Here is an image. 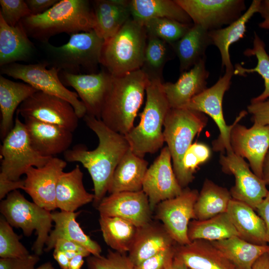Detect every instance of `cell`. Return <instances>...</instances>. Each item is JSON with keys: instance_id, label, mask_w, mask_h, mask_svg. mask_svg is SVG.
<instances>
[{"instance_id": "1", "label": "cell", "mask_w": 269, "mask_h": 269, "mask_svg": "<svg viewBox=\"0 0 269 269\" xmlns=\"http://www.w3.org/2000/svg\"><path fill=\"white\" fill-rule=\"evenodd\" d=\"M87 127L97 135V147L89 150L82 144L75 145L64 153L65 161L79 162L88 171L93 183L94 205L105 197L115 169L130 145L125 135L109 128L101 120L86 114L83 118Z\"/></svg>"}, {"instance_id": "2", "label": "cell", "mask_w": 269, "mask_h": 269, "mask_svg": "<svg viewBox=\"0 0 269 269\" xmlns=\"http://www.w3.org/2000/svg\"><path fill=\"white\" fill-rule=\"evenodd\" d=\"M149 80L141 69L120 76L112 75L100 120L112 130L128 134L134 127Z\"/></svg>"}, {"instance_id": "3", "label": "cell", "mask_w": 269, "mask_h": 269, "mask_svg": "<svg viewBox=\"0 0 269 269\" xmlns=\"http://www.w3.org/2000/svg\"><path fill=\"white\" fill-rule=\"evenodd\" d=\"M20 23L28 36L41 43L61 33L70 35L94 30V10L87 0H61L44 13L30 15Z\"/></svg>"}, {"instance_id": "4", "label": "cell", "mask_w": 269, "mask_h": 269, "mask_svg": "<svg viewBox=\"0 0 269 269\" xmlns=\"http://www.w3.org/2000/svg\"><path fill=\"white\" fill-rule=\"evenodd\" d=\"M163 83L162 79L149 80L140 122L125 135L132 150L142 158L146 153L157 151L165 142L162 127L170 107L163 89Z\"/></svg>"}, {"instance_id": "5", "label": "cell", "mask_w": 269, "mask_h": 269, "mask_svg": "<svg viewBox=\"0 0 269 269\" xmlns=\"http://www.w3.org/2000/svg\"><path fill=\"white\" fill-rule=\"evenodd\" d=\"M147 39L143 25L131 17L113 37L105 41L100 64L113 76L141 69Z\"/></svg>"}, {"instance_id": "6", "label": "cell", "mask_w": 269, "mask_h": 269, "mask_svg": "<svg viewBox=\"0 0 269 269\" xmlns=\"http://www.w3.org/2000/svg\"><path fill=\"white\" fill-rule=\"evenodd\" d=\"M105 40L94 30L70 35L68 41L60 46L49 42L41 43L46 57V62L60 72L81 74V71L93 72L100 64Z\"/></svg>"}, {"instance_id": "7", "label": "cell", "mask_w": 269, "mask_h": 269, "mask_svg": "<svg viewBox=\"0 0 269 269\" xmlns=\"http://www.w3.org/2000/svg\"><path fill=\"white\" fill-rule=\"evenodd\" d=\"M206 115L187 108H170L164 122L163 134L173 162L177 180L184 189L187 187L182 166L183 157L194 137L206 127Z\"/></svg>"}, {"instance_id": "8", "label": "cell", "mask_w": 269, "mask_h": 269, "mask_svg": "<svg viewBox=\"0 0 269 269\" xmlns=\"http://www.w3.org/2000/svg\"><path fill=\"white\" fill-rule=\"evenodd\" d=\"M0 211L12 227L22 229L25 236H30L36 231L37 238L32 250L35 254L41 255L52 227L50 211L29 201L18 190L1 200Z\"/></svg>"}, {"instance_id": "9", "label": "cell", "mask_w": 269, "mask_h": 269, "mask_svg": "<svg viewBox=\"0 0 269 269\" xmlns=\"http://www.w3.org/2000/svg\"><path fill=\"white\" fill-rule=\"evenodd\" d=\"M48 65L46 61L29 64L13 63L0 67V73L20 80L37 91L65 100L73 106L79 119L83 118L87 110L77 93L66 88L57 68L47 69Z\"/></svg>"}, {"instance_id": "10", "label": "cell", "mask_w": 269, "mask_h": 269, "mask_svg": "<svg viewBox=\"0 0 269 269\" xmlns=\"http://www.w3.org/2000/svg\"><path fill=\"white\" fill-rule=\"evenodd\" d=\"M16 113L14 126L3 139L0 172L11 180H20L31 167L44 166L52 157H44L32 147L24 122Z\"/></svg>"}, {"instance_id": "11", "label": "cell", "mask_w": 269, "mask_h": 269, "mask_svg": "<svg viewBox=\"0 0 269 269\" xmlns=\"http://www.w3.org/2000/svg\"><path fill=\"white\" fill-rule=\"evenodd\" d=\"M233 75L234 68L226 69L225 74L214 85L194 97L185 108L201 112L213 119L220 132L218 137L212 142L213 150L223 154L225 150L227 154L233 152L230 142L231 130L235 124L247 114V111H242L231 125L226 123L223 100L225 93L230 88Z\"/></svg>"}, {"instance_id": "12", "label": "cell", "mask_w": 269, "mask_h": 269, "mask_svg": "<svg viewBox=\"0 0 269 269\" xmlns=\"http://www.w3.org/2000/svg\"><path fill=\"white\" fill-rule=\"evenodd\" d=\"M194 24L208 31L227 26L245 12L244 0H175Z\"/></svg>"}, {"instance_id": "13", "label": "cell", "mask_w": 269, "mask_h": 269, "mask_svg": "<svg viewBox=\"0 0 269 269\" xmlns=\"http://www.w3.org/2000/svg\"><path fill=\"white\" fill-rule=\"evenodd\" d=\"M198 195L196 189L186 187L180 195L160 202L154 209L155 219L162 222L178 245L191 243L188 237V225L191 219H196L194 205Z\"/></svg>"}, {"instance_id": "14", "label": "cell", "mask_w": 269, "mask_h": 269, "mask_svg": "<svg viewBox=\"0 0 269 269\" xmlns=\"http://www.w3.org/2000/svg\"><path fill=\"white\" fill-rule=\"evenodd\" d=\"M16 113L23 119L30 118L58 125L72 132L78 126L79 119L69 102L39 91L22 102Z\"/></svg>"}, {"instance_id": "15", "label": "cell", "mask_w": 269, "mask_h": 269, "mask_svg": "<svg viewBox=\"0 0 269 269\" xmlns=\"http://www.w3.org/2000/svg\"><path fill=\"white\" fill-rule=\"evenodd\" d=\"M219 163L223 172L235 177V185L230 190L232 198L256 210L269 191L264 181L251 170L244 158L234 152L226 155L221 153Z\"/></svg>"}, {"instance_id": "16", "label": "cell", "mask_w": 269, "mask_h": 269, "mask_svg": "<svg viewBox=\"0 0 269 269\" xmlns=\"http://www.w3.org/2000/svg\"><path fill=\"white\" fill-rule=\"evenodd\" d=\"M171 160L166 146L146 172L142 190L148 197L152 212L160 202L175 197L182 191L174 174Z\"/></svg>"}, {"instance_id": "17", "label": "cell", "mask_w": 269, "mask_h": 269, "mask_svg": "<svg viewBox=\"0 0 269 269\" xmlns=\"http://www.w3.org/2000/svg\"><path fill=\"white\" fill-rule=\"evenodd\" d=\"M233 152L249 162L252 171L262 179V167L269 149V125L254 123L250 128L236 123L230 137Z\"/></svg>"}, {"instance_id": "18", "label": "cell", "mask_w": 269, "mask_h": 269, "mask_svg": "<svg viewBox=\"0 0 269 269\" xmlns=\"http://www.w3.org/2000/svg\"><path fill=\"white\" fill-rule=\"evenodd\" d=\"M66 165L65 160L53 157L42 167H30L25 173L23 190L39 206L50 212L54 210L57 184Z\"/></svg>"}, {"instance_id": "19", "label": "cell", "mask_w": 269, "mask_h": 269, "mask_svg": "<svg viewBox=\"0 0 269 269\" xmlns=\"http://www.w3.org/2000/svg\"><path fill=\"white\" fill-rule=\"evenodd\" d=\"M97 209L100 215L121 218L137 227L151 221L153 212L148 197L142 190L110 194L101 201Z\"/></svg>"}, {"instance_id": "20", "label": "cell", "mask_w": 269, "mask_h": 269, "mask_svg": "<svg viewBox=\"0 0 269 269\" xmlns=\"http://www.w3.org/2000/svg\"><path fill=\"white\" fill-rule=\"evenodd\" d=\"M59 77L64 85L75 90L86 107V114L100 120L112 75L107 71L89 74H72L61 71Z\"/></svg>"}, {"instance_id": "21", "label": "cell", "mask_w": 269, "mask_h": 269, "mask_svg": "<svg viewBox=\"0 0 269 269\" xmlns=\"http://www.w3.org/2000/svg\"><path fill=\"white\" fill-rule=\"evenodd\" d=\"M24 123L34 149L44 157H53L69 149L72 132L62 127L26 118Z\"/></svg>"}, {"instance_id": "22", "label": "cell", "mask_w": 269, "mask_h": 269, "mask_svg": "<svg viewBox=\"0 0 269 269\" xmlns=\"http://www.w3.org/2000/svg\"><path fill=\"white\" fill-rule=\"evenodd\" d=\"M204 59L188 71L181 73L175 83H163V89L170 108H185L190 101L207 87L209 72Z\"/></svg>"}, {"instance_id": "23", "label": "cell", "mask_w": 269, "mask_h": 269, "mask_svg": "<svg viewBox=\"0 0 269 269\" xmlns=\"http://www.w3.org/2000/svg\"><path fill=\"white\" fill-rule=\"evenodd\" d=\"M175 257L189 269H237L211 242L204 240L177 244Z\"/></svg>"}, {"instance_id": "24", "label": "cell", "mask_w": 269, "mask_h": 269, "mask_svg": "<svg viewBox=\"0 0 269 269\" xmlns=\"http://www.w3.org/2000/svg\"><path fill=\"white\" fill-rule=\"evenodd\" d=\"M177 244L162 223L150 221L138 227L128 257L134 266L159 252Z\"/></svg>"}, {"instance_id": "25", "label": "cell", "mask_w": 269, "mask_h": 269, "mask_svg": "<svg viewBox=\"0 0 269 269\" xmlns=\"http://www.w3.org/2000/svg\"><path fill=\"white\" fill-rule=\"evenodd\" d=\"M79 212H67L61 211L51 213L54 229L49 235L45 244L44 251L49 252L52 249L56 241L59 239H65L76 243L87 249L92 255L99 256L102 252L100 245L86 234L76 218L80 214Z\"/></svg>"}, {"instance_id": "26", "label": "cell", "mask_w": 269, "mask_h": 269, "mask_svg": "<svg viewBox=\"0 0 269 269\" xmlns=\"http://www.w3.org/2000/svg\"><path fill=\"white\" fill-rule=\"evenodd\" d=\"M35 48L19 22L8 25L0 15V66L27 61L34 56Z\"/></svg>"}, {"instance_id": "27", "label": "cell", "mask_w": 269, "mask_h": 269, "mask_svg": "<svg viewBox=\"0 0 269 269\" xmlns=\"http://www.w3.org/2000/svg\"><path fill=\"white\" fill-rule=\"evenodd\" d=\"M94 30L105 41L113 37L131 16L130 0H96L93 2Z\"/></svg>"}, {"instance_id": "28", "label": "cell", "mask_w": 269, "mask_h": 269, "mask_svg": "<svg viewBox=\"0 0 269 269\" xmlns=\"http://www.w3.org/2000/svg\"><path fill=\"white\" fill-rule=\"evenodd\" d=\"M83 173L76 165L69 172L59 176L56 190V204L61 211L75 212L80 207L94 199V194L88 192L83 181Z\"/></svg>"}, {"instance_id": "29", "label": "cell", "mask_w": 269, "mask_h": 269, "mask_svg": "<svg viewBox=\"0 0 269 269\" xmlns=\"http://www.w3.org/2000/svg\"><path fill=\"white\" fill-rule=\"evenodd\" d=\"M255 211L248 204L232 198L227 212L240 238L256 245H269L264 222Z\"/></svg>"}, {"instance_id": "30", "label": "cell", "mask_w": 269, "mask_h": 269, "mask_svg": "<svg viewBox=\"0 0 269 269\" xmlns=\"http://www.w3.org/2000/svg\"><path fill=\"white\" fill-rule=\"evenodd\" d=\"M147 166L148 162L130 148L115 169L108 192L113 194L142 190Z\"/></svg>"}, {"instance_id": "31", "label": "cell", "mask_w": 269, "mask_h": 269, "mask_svg": "<svg viewBox=\"0 0 269 269\" xmlns=\"http://www.w3.org/2000/svg\"><path fill=\"white\" fill-rule=\"evenodd\" d=\"M30 85L11 81L0 76V136L3 139L12 129L15 111L26 99L37 92Z\"/></svg>"}, {"instance_id": "32", "label": "cell", "mask_w": 269, "mask_h": 269, "mask_svg": "<svg viewBox=\"0 0 269 269\" xmlns=\"http://www.w3.org/2000/svg\"><path fill=\"white\" fill-rule=\"evenodd\" d=\"M211 45L213 43L209 31L193 24L181 39L171 45L178 58L181 73L206 58V51Z\"/></svg>"}, {"instance_id": "33", "label": "cell", "mask_w": 269, "mask_h": 269, "mask_svg": "<svg viewBox=\"0 0 269 269\" xmlns=\"http://www.w3.org/2000/svg\"><path fill=\"white\" fill-rule=\"evenodd\" d=\"M261 0H253L245 12L238 19L223 28L209 31L213 45L219 50L222 69L234 68L229 53V48L234 43L243 38L246 31L247 24L258 13Z\"/></svg>"}, {"instance_id": "34", "label": "cell", "mask_w": 269, "mask_h": 269, "mask_svg": "<svg viewBox=\"0 0 269 269\" xmlns=\"http://www.w3.org/2000/svg\"><path fill=\"white\" fill-rule=\"evenodd\" d=\"M130 7L132 18L141 24L156 18H168L185 24H193L190 17L175 0H131Z\"/></svg>"}, {"instance_id": "35", "label": "cell", "mask_w": 269, "mask_h": 269, "mask_svg": "<svg viewBox=\"0 0 269 269\" xmlns=\"http://www.w3.org/2000/svg\"><path fill=\"white\" fill-rule=\"evenodd\" d=\"M211 242L237 269H252L258 259L269 252V245L252 244L239 236Z\"/></svg>"}, {"instance_id": "36", "label": "cell", "mask_w": 269, "mask_h": 269, "mask_svg": "<svg viewBox=\"0 0 269 269\" xmlns=\"http://www.w3.org/2000/svg\"><path fill=\"white\" fill-rule=\"evenodd\" d=\"M232 199L228 189L206 178L194 205L196 220H204L227 212Z\"/></svg>"}, {"instance_id": "37", "label": "cell", "mask_w": 269, "mask_h": 269, "mask_svg": "<svg viewBox=\"0 0 269 269\" xmlns=\"http://www.w3.org/2000/svg\"><path fill=\"white\" fill-rule=\"evenodd\" d=\"M233 236L240 235L227 212L204 220L193 219L188 225V237L191 242L196 240L214 242Z\"/></svg>"}, {"instance_id": "38", "label": "cell", "mask_w": 269, "mask_h": 269, "mask_svg": "<svg viewBox=\"0 0 269 269\" xmlns=\"http://www.w3.org/2000/svg\"><path fill=\"white\" fill-rule=\"evenodd\" d=\"M99 222L106 244L116 252L128 253L138 227L126 220L116 217L100 215Z\"/></svg>"}, {"instance_id": "39", "label": "cell", "mask_w": 269, "mask_h": 269, "mask_svg": "<svg viewBox=\"0 0 269 269\" xmlns=\"http://www.w3.org/2000/svg\"><path fill=\"white\" fill-rule=\"evenodd\" d=\"M266 45L256 31L254 32L253 46L247 48L244 51L246 56H255L257 59V64L254 68H246L240 64L234 67V75L245 76L247 74L257 72L260 75L264 81V91L258 96L253 98L251 103L264 101L269 98V55L265 49Z\"/></svg>"}, {"instance_id": "40", "label": "cell", "mask_w": 269, "mask_h": 269, "mask_svg": "<svg viewBox=\"0 0 269 269\" xmlns=\"http://www.w3.org/2000/svg\"><path fill=\"white\" fill-rule=\"evenodd\" d=\"M171 46L162 40L147 35L144 51V59L141 69L149 79H162L163 68L170 59Z\"/></svg>"}, {"instance_id": "41", "label": "cell", "mask_w": 269, "mask_h": 269, "mask_svg": "<svg viewBox=\"0 0 269 269\" xmlns=\"http://www.w3.org/2000/svg\"><path fill=\"white\" fill-rule=\"evenodd\" d=\"M193 24H185L168 18H156L145 21L142 25L147 35L157 37L171 46L181 39Z\"/></svg>"}, {"instance_id": "42", "label": "cell", "mask_w": 269, "mask_h": 269, "mask_svg": "<svg viewBox=\"0 0 269 269\" xmlns=\"http://www.w3.org/2000/svg\"><path fill=\"white\" fill-rule=\"evenodd\" d=\"M20 237L13 230L12 227L5 219L0 218V258H23L30 254L20 242Z\"/></svg>"}, {"instance_id": "43", "label": "cell", "mask_w": 269, "mask_h": 269, "mask_svg": "<svg viewBox=\"0 0 269 269\" xmlns=\"http://www.w3.org/2000/svg\"><path fill=\"white\" fill-rule=\"evenodd\" d=\"M87 263L88 269H135L128 255L110 250L106 256H89Z\"/></svg>"}, {"instance_id": "44", "label": "cell", "mask_w": 269, "mask_h": 269, "mask_svg": "<svg viewBox=\"0 0 269 269\" xmlns=\"http://www.w3.org/2000/svg\"><path fill=\"white\" fill-rule=\"evenodd\" d=\"M0 15L10 26H15L23 18L31 15L23 0H0Z\"/></svg>"}, {"instance_id": "45", "label": "cell", "mask_w": 269, "mask_h": 269, "mask_svg": "<svg viewBox=\"0 0 269 269\" xmlns=\"http://www.w3.org/2000/svg\"><path fill=\"white\" fill-rule=\"evenodd\" d=\"M177 244L162 251L135 266V269H167L174 260Z\"/></svg>"}, {"instance_id": "46", "label": "cell", "mask_w": 269, "mask_h": 269, "mask_svg": "<svg viewBox=\"0 0 269 269\" xmlns=\"http://www.w3.org/2000/svg\"><path fill=\"white\" fill-rule=\"evenodd\" d=\"M39 256L29 255L23 258H0V269H35Z\"/></svg>"}, {"instance_id": "47", "label": "cell", "mask_w": 269, "mask_h": 269, "mask_svg": "<svg viewBox=\"0 0 269 269\" xmlns=\"http://www.w3.org/2000/svg\"><path fill=\"white\" fill-rule=\"evenodd\" d=\"M247 111L252 115L254 123L261 125H269V99L259 102L251 103Z\"/></svg>"}, {"instance_id": "48", "label": "cell", "mask_w": 269, "mask_h": 269, "mask_svg": "<svg viewBox=\"0 0 269 269\" xmlns=\"http://www.w3.org/2000/svg\"><path fill=\"white\" fill-rule=\"evenodd\" d=\"M24 187V180L16 181L8 179L2 173H0V199L2 200L11 192Z\"/></svg>"}, {"instance_id": "49", "label": "cell", "mask_w": 269, "mask_h": 269, "mask_svg": "<svg viewBox=\"0 0 269 269\" xmlns=\"http://www.w3.org/2000/svg\"><path fill=\"white\" fill-rule=\"evenodd\" d=\"M54 249L63 252H75L82 254L85 257L90 256L91 253L82 246L72 241L59 239L55 243Z\"/></svg>"}, {"instance_id": "50", "label": "cell", "mask_w": 269, "mask_h": 269, "mask_svg": "<svg viewBox=\"0 0 269 269\" xmlns=\"http://www.w3.org/2000/svg\"><path fill=\"white\" fill-rule=\"evenodd\" d=\"M58 0H25L31 14H42L53 6Z\"/></svg>"}, {"instance_id": "51", "label": "cell", "mask_w": 269, "mask_h": 269, "mask_svg": "<svg viewBox=\"0 0 269 269\" xmlns=\"http://www.w3.org/2000/svg\"><path fill=\"white\" fill-rule=\"evenodd\" d=\"M256 211L264 222L269 244V191L266 197L258 205Z\"/></svg>"}, {"instance_id": "52", "label": "cell", "mask_w": 269, "mask_h": 269, "mask_svg": "<svg viewBox=\"0 0 269 269\" xmlns=\"http://www.w3.org/2000/svg\"><path fill=\"white\" fill-rule=\"evenodd\" d=\"M199 157L202 163L206 162L210 157L211 150L204 143L195 142L189 147Z\"/></svg>"}, {"instance_id": "53", "label": "cell", "mask_w": 269, "mask_h": 269, "mask_svg": "<svg viewBox=\"0 0 269 269\" xmlns=\"http://www.w3.org/2000/svg\"><path fill=\"white\" fill-rule=\"evenodd\" d=\"M258 13L263 18V20L259 23V27L269 30V0H261Z\"/></svg>"}, {"instance_id": "54", "label": "cell", "mask_w": 269, "mask_h": 269, "mask_svg": "<svg viewBox=\"0 0 269 269\" xmlns=\"http://www.w3.org/2000/svg\"><path fill=\"white\" fill-rule=\"evenodd\" d=\"M53 256L62 269H68L70 260L63 252L54 250Z\"/></svg>"}, {"instance_id": "55", "label": "cell", "mask_w": 269, "mask_h": 269, "mask_svg": "<svg viewBox=\"0 0 269 269\" xmlns=\"http://www.w3.org/2000/svg\"><path fill=\"white\" fill-rule=\"evenodd\" d=\"M252 269H269V252L259 258L254 265Z\"/></svg>"}, {"instance_id": "56", "label": "cell", "mask_w": 269, "mask_h": 269, "mask_svg": "<svg viewBox=\"0 0 269 269\" xmlns=\"http://www.w3.org/2000/svg\"><path fill=\"white\" fill-rule=\"evenodd\" d=\"M262 179L266 185L269 184V149L268 151L263 164Z\"/></svg>"}, {"instance_id": "57", "label": "cell", "mask_w": 269, "mask_h": 269, "mask_svg": "<svg viewBox=\"0 0 269 269\" xmlns=\"http://www.w3.org/2000/svg\"><path fill=\"white\" fill-rule=\"evenodd\" d=\"M84 257L80 254L76 255L70 260L68 269H81L84 263Z\"/></svg>"}, {"instance_id": "58", "label": "cell", "mask_w": 269, "mask_h": 269, "mask_svg": "<svg viewBox=\"0 0 269 269\" xmlns=\"http://www.w3.org/2000/svg\"><path fill=\"white\" fill-rule=\"evenodd\" d=\"M167 269H189L179 259L174 257L172 265Z\"/></svg>"}, {"instance_id": "59", "label": "cell", "mask_w": 269, "mask_h": 269, "mask_svg": "<svg viewBox=\"0 0 269 269\" xmlns=\"http://www.w3.org/2000/svg\"><path fill=\"white\" fill-rule=\"evenodd\" d=\"M35 269H55L50 262H46Z\"/></svg>"}, {"instance_id": "60", "label": "cell", "mask_w": 269, "mask_h": 269, "mask_svg": "<svg viewBox=\"0 0 269 269\" xmlns=\"http://www.w3.org/2000/svg\"><path fill=\"white\" fill-rule=\"evenodd\" d=\"M64 253L70 260L76 255L78 254V253L75 252H66Z\"/></svg>"}]
</instances>
